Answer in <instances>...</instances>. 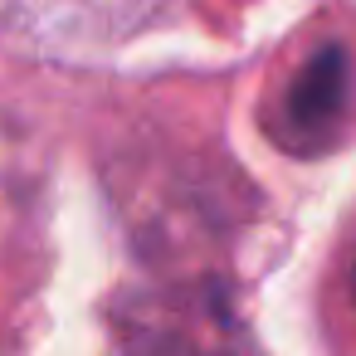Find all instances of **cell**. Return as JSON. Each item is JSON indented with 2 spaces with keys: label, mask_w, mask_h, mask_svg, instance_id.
<instances>
[{
  "label": "cell",
  "mask_w": 356,
  "mask_h": 356,
  "mask_svg": "<svg viewBox=\"0 0 356 356\" xmlns=\"http://www.w3.org/2000/svg\"><path fill=\"white\" fill-rule=\"evenodd\" d=\"M127 327L147 346L171 351V356H239V341H244L229 288L215 283V278L166 288V293H152V298L132 302Z\"/></svg>",
  "instance_id": "cell-1"
},
{
  "label": "cell",
  "mask_w": 356,
  "mask_h": 356,
  "mask_svg": "<svg viewBox=\"0 0 356 356\" xmlns=\"http://www.w3.org/2000/svg\"><path fill=\"white\" fill-rule=\"evenodd\" d=\"M351 122V54L341 44H322L278 93L268 132L293 156H322L346 137Z\"/></svg>",
  "instance_id": "cell-2"
}]
</instances>
